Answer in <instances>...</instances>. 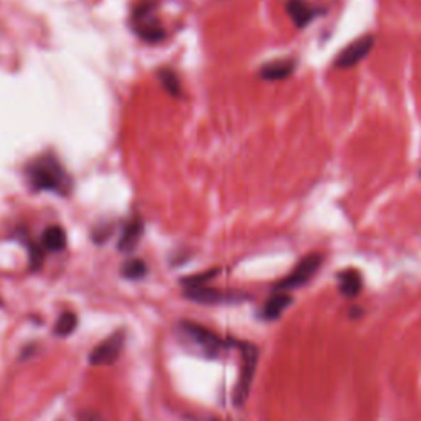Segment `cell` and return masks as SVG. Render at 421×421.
I'll return each mask as SVG.
<instances>
[{
    "label": "cell",
    "instance_id": "5",
    "mask_svg": "<svg viewBox=\"0 0 421 421\" xmlns=\"http://www.w3.org/2000/svg\"><path fill=\"white\" fill-rule=\"evenodd\" d=\"M125 342V332L119 330L114 335H111L106 341L92 349L89 354V364L91 366H112L117 362V359L120 357L122 349H124Z\"/></svg>",
    "mask_w": 421,
    "mask_h": 421
},
{
    "label": "cell",
    "instance_id": "19",
    "mask_svg": "<svg viewBox=\"0 0 421 421\" xmlns=\"http://www.w3.org/2000/svg\"><path fill=\"white\" fill-rule=\"evenodd\" d=\"M28 255H30V269L33 271L42 269L43 260H45V249L42 247V244H30Z\"/></svg>",
    "mask_w": 421,
    "mask_h": 421
},
{
    "label": "cell",
    "instance_id": "10",
    "mask_svg": "<svg viewBox=\"0 0 421 421\" xmlns=\"http://www.w3.org/2000/svg\"><path fill=\"white\" fill-rule=\"evenodd\" d=\"M295 71V61L293 60H276L271 63H266L260 69V76L266 81H280L288 78Z\"/></svg>",
    "mask_w": 421,
    "mask_h": 421
},
{
    "label": "cell",
    "instance_id": "8",
    "mask_svg": "<svg viewBox=\"0 0 421 421\" xmlns=\"http://www.w3.org/2000/svg\"><path fill=\"white\" fill-rule=\"evenodd\" d=\"M372 48H374V37H371V35H364V37L357 38L356 42L349 45L347 48L337 56L336 66L337 68H344V69L352 68V66L361 63V61L371 53Z\"/></svg>",
    "mask_w": 421,
    "mask_h": 421
},
{
    "label": "cell",
    "instance_id": "13",
    "mask_svg": "<svg viewBox=\"0 0 421 421\" xmlns=\"http://www.w3.org/2000/svg\"><path fill=\"white\" fill-rule=\"evenodd\" d=\"M362 288V279L357 270H346L339 275V290L347 298L359 295Z\"/></svg>",
    "mask_w": 421,
    "mask_h": 421
},
{
    "label": "cell",
    "instance_id": "2",
    "mask_svg": "<svg viewBox=\"0 0 421 421\" xmlns=\"http://www.w3.org/2000/svg\"><path fill=\"white\" fill-rule=\"evenodd\" d=\"M178 330L183 341L189 344V349H191V351L199 352L206 359L219 357V354L224 347V342L220 341L213 331H209L208 327L199 326L196 322H191V321H181L179 322Z\"/></svg>",
    "mask_w": 421,
    "mask_h": 421
},
{
    "label": "cell",
    "instance_id": "4",
    "mask_svg": "<svg viewBox=\"0 0 421 421\" xmlns=\"http://www.w3.org/2000/svg\"><path fill=\"white\" fill-rule=\"evenodd\" d=\"M240 352H242V369H240V376L237 380V385L234 388V405L235 407H242L247 402L250 388L255 377L257 362H259V349L250 342H240L239 344Z\"/></svg>",
    "mask_w": 421,
    "mask_h": 421
},
{
    "label": "cell",
    "instance_id": "3",
    "mask_svg": "<svg viewBox=\"0 0 421 421\" xmlns=\"http://www.w3.org/2000/svg\"><path fill=\"white\" fill-rule=\"evenodd\" d=\"M133 32L147 43H160L165 38V28L155 17V7L152 2L137 5L132 13Z\"/></svg>",
    "mask_w": 421,
    "mask_h": 421
},
{
    "label": "cell",
    "instance_id": "22",
    "mask_svg": "<svg viewBox=\"0 0 421 421\" xmlns=\"http://www.w3.org/2000/svg\"><path fill=\"white\" fill-rule=\"evenodd\" d=\"M420 176H421V173H420Z\"/></svg>",
    "mask_w": 421,
    "mask_h": 421
},
{
    "label": "cell",
    "instance_id": "1",
    "mask_svg": "<svg viewBox=\"0 0 421 421\" xmlns=\"http://www.w3.org/2000/svg\"><path fill=\"white\" fill-rule=\"evenodd\" d=\"M27 179L33 191H48L56 194H68L71 179L61 163L51 153H43L33 158L25 169Z\"/></svg>",
    "mask_w": 421,
    "mask_h": 421
},
{
    "label": "cell",
    "instance_id": "18",
    "mask_svg": "<svg viewBox=\"0 0 421 421\" xmlns=\"http://www.w3.org/2000/svg\"><path fill=\"white\" fill-rule=\"evenodd\" d=\"M218 274H219L218 269H211L208 271H203V274L189 275V276H186V279L181 280V285L186 286V288H198V286H204L206 281H209L214 275H218Z\"/></svg>",
    "mask_w": 421,
    "mask_h": 421
},
{
    "label": "cell",
    "instance_id": "21",
    "mask_svg": "<svg viewBox=\"0 0 421 421\" xmlns=\"http://www.w3.org/2000/svg\"><path fill=\"white\" fill-rule=\"evenodd\" d=\"M78 421H102L101 415L96 412H91V410H86V412H81Z\"/></svg>",
    "mask_w": 421,
    "mask_h": 421
},
{
    "label": "cell",
    "instance_id": "7",
    "mask_svg": "<svg viewBox=\"0 0 421 421\" xmlns=\"http://www.w3.org/2000/svg\"><path fill=\"white\" fill-rule=\"evenodd\" d=\"M184 298L191 300L199 305H232L245 300L240 293H229V291L206 288V286H198V288H186L184 290Z\"/></svg>",
    "mask_w": 421,
    "mask_h": 421
},
{
    "label": "cell",
    "instance_id": "11",
    "mask_svg": "<svg viewBox=\"0 0 421 421\" xmlns=\"http://www.w3.org/2000/svg\"><path fill=\"white\" fill-rule=\"evenodd\" d=\"M68 244L64 229L61 225H50L42 235V247L48 252H61Z\"/></svg>",
    "mask_w": 421,
    "mask_h": 421
},
{
    "label": "cell",
    "instance_id": "12",
    "mask_svg": "<svg viewBox=\"0 0 421 421\" xmlns=\"http://www.w3.org/2000/svg\"><path fill=\"white\" fill-rule=\"evenodd\" d=\"M291 301H293V298H291L288 293H284V291L274 295L269 301L265 303L264 318L265 320H276V318H280L281 313L291 305Z\"/></svg>",
    "mask_w": 421,
    "mask_h": 421
},
{
    "label": "cell",
    "instance_id": "16",
    "mask_svg": "<svg viewBox=\"0 0 421 421\" xmlns=\"http://www.w3.org/2000/svg\"><path fill=\"white\" fill-rule=\"evenodd\" d=\"M147 264L140 259H130L122 265L120 274L127 280H140L147 275Z\"/></svg>",
    "mask_w": 421,
    "mask_h": 421
},
{
    "label": "cell",
    "instance_id": "9",
    "mask_svg": "<svg viewBox=\"0 0 421 421\" xmlns=\"http://www.w3.org/2000/svg\"><path fill=\"white\" fill-rule=\"evenodd\" d=\"M142 234H143V220L140 215H135V218L130 219L125 224L117 247H119L120 252H132V250L137 247V244L140 242Z\"/></svg>",
    "mask_w": 421,
    "mask_h": 421
},
{
    "label": "cell",
    "instance_id": "6",
    "mask_svg": "<svg viewBox=\"0 0 421 421\" xmlns=\"http://www.w3.org/2000/svg\"><path fill=\"white\" fill-rule=\"evenodd\" d=\"M321 262H322V257L320 254H311L305 257V259L295 266L293 271H291L286 279L281 280L275 288L280 291H285V290H295L298 286L305 285L306 281H310L311 276L316 274L318 269H320Z\"/></svg>",
    "mask_w": 421,
    "mask_h": 421
},
{
    "label": "cell",
    "instance_id": "20",
    "mask_svg": "<svg viewBox=\"0 0 421 421\" xmlns=\"http://www.w3.org/2000/svg\"><path fill=\"white\" fill-rule=\"evenodd\" d=\"M111 230H112V228H106V229L101 228V229H97V230H94V234H92V239H94L96 244L106 242V240L109 239Z\"/></svg>",
    "mask_w": 421,
    "mask_h": 421
},
{
    "label": "cell",
    "instance_id": "15",
    "mask_svg": "<svg viewBox=\"0 0 421 421\" xmlns=\"http://www.w3.org/2000/svg\"><path fill=\"white\" fill-rule=\"evenodd\" d=\"M76 326H78V316L71 311H64L63 315L58 318V321L55 322L53 332L60 337H68L69 335H73Z\"/></svg>",
    "mask_w": 421,
    "mask_h": 421
},
{
    "label": "cell",
    "instance_id": "17",
    "mask_svg": "<svg viewBox=\"0 0 421 421\" xmlns=\"http://www.w3.org/2000/svg\"><path fill=\"white\" fill-rule=\"evenodd\" d=\"M158 79H160L162 86L165 87V91L168 92V94H172L173 97L179 96V92H181V84H179L178 76L173 69H169V68L158 69Z\"/></svg>",
    "mask_w": 421,
    "mask_h": 421
},
{
    "label": "cell",
    "instance_id": "14",
    "mask_svg": "<svg viewBox=\"0 0 421 421\" xmlns=\"http://www.w3.org/2000/svg\"><path fill=\"white\" fill-rule=\"evenodd\" d=\"M286 12H288L296 27L300 28L306 27L313 18V10L303 0H288L286 2Z\"/></svg>",
    "mask_w": 421,
    "mask_h": 421
}]
</instances>
